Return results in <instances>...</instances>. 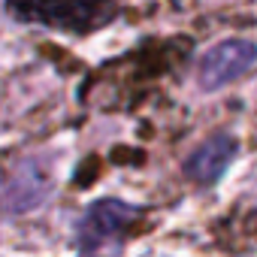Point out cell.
Wrapping results in <instances>:
<instances>
[{
    "mask_svg": "<svg viewBox=\"0 0 257 257\" xmlns=\"http://www.w3.org/2000/svg\"><path fill=\"white\" fill-rule=\"evenodd\" d=\"M7 10L19 22L85 34L112 16V0H7Z\"/></svg>",
    "mask_w": 257,
    "mask_h": 257,
    "instance_id": "1",
    "label": "cell"
},
{
    "mask_svg": "<svg viewBox=\"0 0 257 257\" xmlns=\"http://www.w3.org/2000/svg\"><path fill=\"white\" fill-rule=\"evenodd\" d=\"M140 209L124 200H97L91 203L82 218L76 221V239L82 251H100L109 248L127 227L137 221Z\"/></svg>",
    "mask_w": 257,
    "mask_h": 257,
    "instance_id": "2",
    "label": "cell"
},
{
    "mask_svg": "<svg viewBox=\"0 0 257 257\" xmlns=\"http://www.w3.org/2000/svg\"><path fill=\"white\" fill-rule=\"evenodd\" d=\"M257 64V46L251 40H224L212 46L197 64V82L206 91H218L227 82H236Z\"/></svg>",
    "mask_w": 257,
    "mask_h": 257,
    "instance_id": "3",
    "label": "cell"
},
{
    "mask_svg": "<svg viewBox=\"0 0 257 257\" xmlns=\"http://www.w3.org/2000/svg\"><path fill=\"white\" fill-rule=\"evenodd\" d=\"M49 191H52V179L43 173V164L28 161L4 185L0 209H4V212H31L34 206H40L49 197Z\"/></svg>",
    "mask_w": 257,
    "mask_h": 257,
    "instance_id": "4",
    "label": "cell"
},
{
    "mask_svg": "<svg viewBox=\"0 0 257 257\" xmlns=\"http://www.w3.org/2000/svg\"><path fill=\"white\" fill-rule=\"evenodd\" d=\"M236 158V140L230 134H218L212 140H206L188 161H185V176L194 182H215L224 176V170L230 167V161Z\"/></svg>",
    "mask_w": 257,
    "mask_h": 257,
    "instance_id": "5",
    "label": "cell"
}]
</instances>
